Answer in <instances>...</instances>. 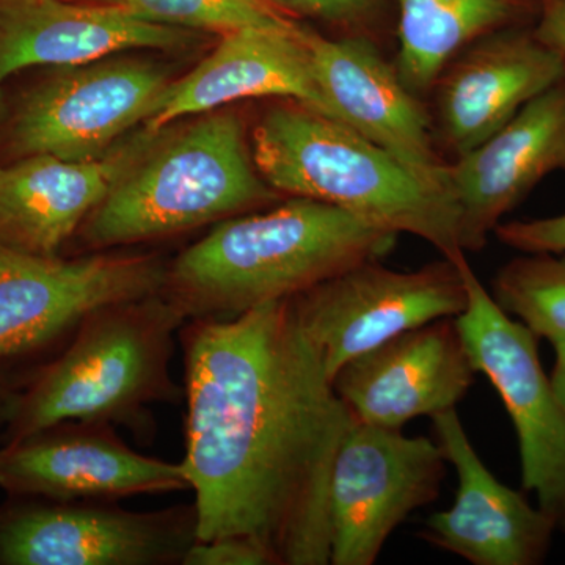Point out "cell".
Masks as SVG:
<instances>
[{
    "mask_svg": "<svg viewBox=\"0 0 565 565\" xmlns=\"http://www.w3.org/2000/svg\"><path fill=\"white\" fill-rule=\"evenodd\" d=\"M327 117L344 122L392 154L415 177L448 193L449 162L438 150L430 114L405 87L371 36L326 39L307 28Z\"/></svg>",
    "mask_w": 565,
    "mask_h": 565,
    "instance_id": "12",
    "label": "cell"
},
{
    "mask_svg": "<svg viewBox=\"0 0 565 565\" xmlns=\"http://www.w3.org/2000/svg\"><path fill=\"white\" fill-rule=\"evenodd\" d=\"M396 239L341 207L288 196L218 222L167 267L162 294L188 321L232 319L382 259Z\"/></svg>",
    "mask_w": 565,
    "mask_h": 565,
    "instance_id": "2",
    "label": "cell"
},
{
    "mask_svg": "<svg viewBox=\"0 0 565 565\" xmlns=\"http://www.w3.org/2000/svg\"><path fill=\"white\" fill-rule=\"evenodd\" d=\"M199 33L145 21L121 3L0 0V82L32 66H77L131 50H180Z\"/></svg>",
    "mask_w": 565,
    "mask_h": 565,
    "instance_id": "19",
    "label": "cell"
},
{
    "mask_svg": "<svg viewBox=\"0 0 565 565\" xmlns=\"http://www.w3.org/2000/svg\"><path fill=\"white\" fill-rule=\"evenodd\" d=\"M204 115L173 137L162 131L122 174L77 232L88 248L161 239L280 202L256 169L243 117Z\"/></svg>",
    "mask_w": 565,
    "mask_h": 565,
    "instance_id": "5",
    "label": "cell"
},
{
    "mask_svg": "<svg viewBox=\"0 0 565 565\" xmlns=\"http://www.w3.org/2000/svg\"><path fill=\"white\" fill-rule=\"evenodd\" d=\"M188 318L162 292L93 311L51 362L11 394L3 445L66 422L154 433L150 408L178 403L174 333Z\"/></svg>",
    "mask_w": 565,
    "mask_h": 565,
    "instance_id": "3",
    "label": "cell"
},
{
    "mask_svg": "<svg viewBox=\"0 0 565 565\" xmlns=\"http://www.w3.org/2000/svg\"><path fill=\"white\" fill-rule=\"evenodd\" d=\"M446 462L437 441L353 416L330 478V564L373 565L393 531L437 500Z\"/></svg>",
    "mask_w": 565,
    "mask_h": 565,
    "instance_id": "9",
    "label": "cell"
},
{
    "mask_svg": "<svg viewBox=\"0 0 565 565\" xmlns=\"http://www.w3.org/2000/svg\"><path fill=\"white\" fill-rule=\"evenodd\" d=\"M81 2H109V3H117L118 0H81Z\"/></svg>",
    "mask_w": 565,
    "mask_h": 565,
    "instance_id": "30",
    "label": "cell"
},
{
    "mask_svg": "<svg viewBox=\"0 0 565 565\" xmlns=\"http://www.w3.org/2000/svg\"><path fill=\"white\" fill-rule=\"evenodd\" d=\"M492 297L535 337L565 338V252L525 253L498 270Z\"/></svg>",
    "mask_w": 565,
    "mask_h": 565,
    "instance_id": "22",
    "label": "cell"
},
{
    "mask_svg": "<svg viewBox=\"0 0 565 565\" xmlns=\"http://www.w3.org/2000/svg\"><path fill=\"white\" fill-rule=\"evenodd\" d=\"M396 70L415 96L430 95L455 55L487 33L526 25L537 14L530 0H397Z\"/></svg>",
    "mask_w": 565,
    "mask_h": 565,
    "instance_id": "21",
    "label": "cell"
},
{
    "mask_svg": "<svg viewBox=\"0 0 565 565\" xmlns=\"http://www.w3.org/2000/svg\"><path fill=\"white\" fill-rule=\"evenodd\" d=\"M195 541L193 504L132 512L22 498L0 509V565H182Z\"/></svg>",
    "mask_w": 565,
    "mask_h": 565,
    "instance_id": "10",
    "label": "cell"
},
{
    "mask_svg": "<svg viewBox=\"0 0 565 565\" xmlns=\"http://www.w3.org/2000/svg\"><path fill=\"white\" fill-rule=\"evenodd\" d=\"M0 114H2V103H0Z\"/></svg>",
    "mask_w": 565,
    "mask_h": 565,
    "instance_id": "31",
    "label": "cell"
},
{
    "mask_svg": "<svg viewBox=\"0 0 565 565\" xmlns=\"http://www.w3.org/2000/svg\"><path fill=\"white\" fill-rule=\"evenodd\" d=\"M188 401L181 467L196 541L247 537L277 565H327L330 478L353 415L291 299L181 327Z\"/></svg>",
    "mask_w": 565,
    "mask_h": 565,
    "instance_id": "1",
    "label": "cell"
},
{
    "mask_svg": "<svg viewBox=\"0 0 565 565\" xmlns=\"http://www.w3.org/2000/svg\"><path fill=\"white\" fill-rule=\"evenodd\" d=\"M552 344L555 345L556 362L550 382H552L557 399L565 408V338L553 341Z\"/></svg>",
    "mask_w": 565,
    "mask_h": 565,
    "instance_id": "28",
    "label": "cell"
},
{
    "mask_svg": "<svg viewBox=\"0 0 565 565\" xmlns=\"http://www.w3.org/2000/svg\"><path fill=\"white\" fill-rule=\"evenodd\" d=\"M288 17L310 18L364 35L362 25L373 17L382 0H266ZM367 36V35H366Z\"/></svg>",
    "mask_w": 565,
    "mask_h": 565,
    "instance_id": "24",
    "label": "cell"
},
{
    "mask_svg": "<svg viewBox=\"0 0 565 565\" xmlns=\"http://www.w3.org/2000/svg\"><path fill=\"white\" fill-rule=\"evenodd\" d=\"M167 267L150 255H32L0 243V373L65 344L106 305L162 292Z\"/></svg>",
    "mask_w": 565,
    "mask_h": 565,
    "instance_id": "8",
    "label": "cell"
},
{
    "mask_svg": "<svg viewBox=\"0 0 565 565\" xmlns=\"http://www.w3.org/2000/svg\"><path fill=\"white\" fill-rule=\"evenodd\" d=\"M162 131L143 128L95 161L35 154L0 166V243L32 255L58 256Z\"/></svg>",
    "mask_w": 565,
    "mask_h": 565,
    "instance_id": "18",
    "label": "cell"
},
{
    "mask_svg": "<svg viewBox=\"0 0 565 565\" xmlns=\"http://www.w3.org/2000/svg\"><path fill=\"white\" fill-rule=\"evenodd\" d=\"M286 102L264 111L252 134L253 161L270 188L332 204L392 233L422 237L452 263L465 258L452 196L427 185L344 122Z\"/></svg>",
    "mask_w": 565,
    "mask_h": 565,
    "instance_id": "4",
    "label": "cell"
},
{
    "mask_svg": "<svg viewBox=\"0 0 565 565\" xmlns=\"http://www.w3.org/2000/svg\"><path fill=\"white\" fill-rule=\"evenodd\" d=\"M305 33V25L294 31L245 28L225 33L196 68L170 82L145 128L162 131L182 117L247 98L289 99L327 115Z\"/></svg>",
    "mask_w": 565,
    "mask_h": 565,
    "instance_id": "20",
    "label": "cell"
},
{
    "mask_svg": "<svg viewBox=\"0 0 565 565\" xmlns=\"http://www.w3.org/2000/svg\"><path fill=\"white\" fill-rule=\"evenodd\" d=\"M0 489L13 498L118 501L189 484L181 463L139 455L111 424L66 422L0 448Z\"/></svg>",
    "mask_w": 565,
    "mask_h": 565,
    "instance_id": "13",
    "label": "cell"
},
{
    "mask_svg": "<svg viewBox=\"0 0 565 565\" xmlns=\"http://www.w3.org/2000/svg\"><path fill=\"white\" fill-rule=\"evenodd\" d=\"M182 565H277L273 555L247 537H221L195 541Z\"/></svg>",
    "mask_w": 565,
    "mask_h": 565,
    "instance_id": "26",
    "label": "cell"
},
{
    "mask_svg": "<svg viewBox=\"0 0 565 565\" xmlns=\"http://www.w3.org/2000/svg\"><path fill=\"white\" fill-rule=\"evenodd\" d=\"M563 81V58L534 28L512 25L475 40L448 62L430 90L438 150L452 161L467 154Z\"/></svg>",
    "mask_w": 565,
    "mask_h": 565,
    "instance_id": "14",
    "label": "cell"
},
{
    "mask_svg": "<svg viewBox=\"0 0 565 565\" xmlns=\"http://www.w3.org/2000/svg\"><path fill=\"white\" fill-rule=\"evenodd\" d=\"M7 379L0 373V424H6L7 414H9L11 394H13Z\"/></svg>",
    "mask_w": 565,
    "mask_h": 565,
    "instance_id": "29",
    "label": "cell"
},
{
    "mask_svg": "<svg viewBox=\"0 0 565 565\" xmlns=\"http://www.w3.org/2000/svg\"><path fill=\"white\" fill-rule=\"evenodd\" d=\"M291 302L333 382L345 363L377 345L463 313L468 289L459 263L444 256L412 273H397L375 259L349 267Z\"/></svg>",
    "mask_w": 565,
    "mask_h": 565,
    "instance_id": "7",
    "label": "cell"
},
{
    "mask_svg": "<svg viewBox=\"0 0 565 565\" xmlns=\"http://www.w3.org/2000/svg\"><path fill=\"white\" fill-rule=\"evenodd\" d=\"M535 35L565 63V0H537Z\"/></svg>",
    "mask_w": 565,
    "mask_h": 565,
    "instance_id": "27",
    "label": "cell"
},
{
    "mask_svg": "<svg viewBox=\"0 0 565 565\" xmlns=\"http://www.w3.org/2000/svg\"><path fill=\"white\" fill-rule=\"evenodd\" d=\"M433 419L437 444L459 476V490L455 504L430 515L419 535L475 565L541 564L552 544L555 523L490 473L456 408Z\"/></svg>",
    "mask_w": 565,
    "mask_h": 565,
    "instance_id": "17",
    "label": "cell"
},
{
    "mask_svg": "<svg viewBox=\"0 0 565 565\" xmlns=\"http://www.w3.org/2000/svg\"><path fill=\"white\" fill-rule=\"evenodd\" d=\"M559 170H565V81L531 99L484 143L449 162L463 252L482 250L501 218Z\"/></svg>",
    "mask_w": 565,
    "mask_h": 565,
    "instance_id": "16",
    "label": "cell"
},
{
    "mask_svg": "<svg viewBox=\"0 0 565 565\" xmlns=\"http://www.w3.org/2000/svg\"><path fill=\"white\" fill-rule=\"evenodd\" d=\"M170 74L140 58H102L66 66L24 96L10 126L20 158L51 154L95 161L158 110Z\"/></svg>",
    "mask_w": 565,
    "mask_h": 565,
    "instance_id": "11",
    "label": "cell"
},
{
    "mask_svg": "<svg viewBox=\"0 0 565 565\" xmlns=\"http://www.w3.org/2000/svg\"><path fill=\"white\" fill-rule=\"evenodd\" d=\"M498 241L522 253H564L565 214L537 221H514L494 228Z\"/></svg>",
    "mask_w": 565,
    "mask_h": 565,
    "instance_id": "25",
    "label": "cell"
},
{
    "mask_svg": "<svg viewBox=\"0 0 565 565\" xmlns=\"http://www.w3.org/2000/svg\"><path fill=\"white\" fill-rule=\"evenodd\" d=\"M475 374L456 318H444L356 356L332 384L360 422L403 429L416 416L456 408Z\"/></svg>",
    "mask_w": 565,
    "mask_h": 565,
    "instance_id": "15",
    "label": "cell"
},
{
    "mask_svg": "<svg viewBox=\"0 0 565 565\" xmlns=\"http://www.w3.org/2000/svg\"><path fill=\"white\" fill-rule=\"evenodd\" d=\"M145 21L218 35L245 28L294 31L299 22L266 0H118Z\"/></svg>",
    "mask_w": 565,
    "mask_h": 565,
    "instance_id": "23",
    "label": "cell"
},
{
    "mask_svg": "<svg viewBox=\"0 0 565 565\" xmlns=\"http://www.w3.org/2000/svg\"><path fill=\"white\" fill-rule=\"evenodd\" d=\"M468 305L456 318L476 373L497 388L519 437L523 489L565 533V408L537 352V337L512 321L479 280L467 256L459 262Z\"/></svg>",
    "mask_w": 565,
    "mask_h": 565,
    "instance_id": "6",
    "label": "cell"
}]
</instances>
